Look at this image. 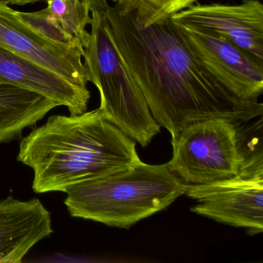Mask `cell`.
Masks as SVG:
<instances>
[{
  "label": "cell",
  "instance_id": "cell-1",
  "mask_svg": "<svg viewBox=\"0 0 263 263\" xmlns=\"http://www.w3.org/2000/svg\"><path fill=\"white\" fill-rule=\"evenodd\" d=\"M121 63L145 98L152 117L172 137L192 123L261 117L259 101L238 99L195 58L172 18L142 27L116 5L105 13Z\"/></svg>",
  "mask_w": 263,
  "mask_h": 263
},
{
  "label": "cell",
  "instance_id": "cell-2",
  "mask_svg": "<svg viewBox=\"0 0 263 263\" xmlns=\"http://www.w3.org/2000/svg\"><path fill=\"white\" fill-rule=\"evenodd\" d=\"M17 159L33 170L32 186L37 194L65 193L75 184L121 172L141 161L136 141L100 108L50 117L21 138Z\"/></svg>",
  "mask_w": 263,
  "mask_h": 263
},
{
  "label": "cell",
  "instance_id": "cell-3",
  "mask_svg": "<svg viewBox=\"0 0 263 263\" xmlns=\"http://www.w3.org/2000/svg\"><path fill=\"white\" fill-rule=\"evenodd\" d=\"M64 204L74 218L129 229L185 194V184L167 164L140 161L121 172L75 184Z\"/></svg>",
  "mask_w": 263,
  "mask_h": 263
},
{
  "label": "cell",
  "instance_id": "cell-4",
  "mask_svg": "<svg viewBox=\"0 0 263 263\" xmlns=\"http://www.w3.org/2000/svg\"><path fill=\"white\" fill-rule=\"evenodd\" d=\"M83 58L89 82L99 91V108L105 118L143 147L148 145L161 126L127 75L102 12H91L90 40Z\"/></svg>",
  "mask_w": 263,
  "mask_h": 263
},
{
  "label": "cell",
  "instance_id": "cell-5",
  "mask_svg": "<svg viewBox=\"0 0 263 263\" xmlns=\"http://www.w3.org/2000/svg\"><path fill=\"white\" fill-rule=\"evenodd\" d=\"M224 118L192 123L172 137L169 169L185 184H206L232 178L255 148L245 146L240 124Z\"/></svg>",
  "mask_w": 263,
  "mask_h": 263
},
{
  "label": "cell",
  "instance_id": "cell-6",
  "mask_svg": "<svg viewBox=\"0 0 263 263\" xmlns=\"http://www.w3.org/2000/svg\"><path fill=\"white\" fill-rule=\"evenodd\" d=\"M197 204L191 211L218 222L263 232L262 147H255L238 174L206 184H185V194Z\"/></svg>",
  "mask_w": 263,
  "mask_h": 263
},
{
  "label": "cell",
  "instance_id": "cell-7",
  "mask_svg": "<svg viewBox=\"0 0 263 263\" xmlns=\"http://www.w3.org/2000/svg\"><path fill=\"white\" fill-rule=\"evenodd\" d=\"M192 54L238 99L258 101L263 91V64L235 44L175 24Z\"/></svg>",
  "mask_w": 263,
  "mask_h": 263
},
{
  "label": "cell",
  "instance_id": "cell-8",
  "mask_svg": "<svg viewBox=\"0 0 263 263\" xmlns=\"http://www.w3.org/2000/svg\"><path fill=\"white\" fill-rule=\"evenodd\" d=\"M172 20L178 25L222 38L263 64V5L259 0L192 4Z\"/></svg>",
  "mask_w": 263,
  "mask_h": 263
},
{
  "label": "cell",
  "instance_id": "cell-9",
  "mask_svg": "<svg viewBox=\"0 0 263 263\" xmlns=\"http://www.w3.org/2000/svg\"><path fill=\"white\" fill-rule=\"evenodd\" d=\"M0 48L81 85L87 87L89 83L84 53L59 48L32 33L17 19L7 0H0Z\"/></svg>",
  "mask_w": 263,
  "mask_h": 263
},
{
  "label": "cell",
  "instance_id": "cell-10",
  "mask_svg": "<svg viewBox=\"0 0 263 263\" xmlns=\"http://www.w3.org/2000/svg\"><path fill=\"white\" fill-rule=\"evenodd\" d=\"M0 83L41 95L67 107L70 115L87 111L90 92L85 86L70 81L29 60L0 48Z\"/></svg>",
  "mask_w": 263,
  "mask_h": 263
},
{
  "label": "cell",
  "instance_id": "cell-11",
  "mask_svg": "<svg viewBox=\"0 0 263 263\" xmlns=\"http://www.w3.org/2000/svg\"><path fill=\"white\" fill-rule=\"evenodd\" d=\"M53 232L48 209L39 198L0 201V263H20Z\"/></svg>",
  "mask_w": 263,
  "mask_h": 263
},
{
  "label": "cell",
  "instance_id": "cell-12",
  "mask_svg": "<svg viewBox=\"0 0 263 263\" xmlns=\"http://www.w3.org/2000/svg\"><path fill=\"white\" fill-rule=\"evenodd\" d=\"M58 107L37 93L0 83V143L22 138L25 129Z\"/></svg>",
  "mask_w": 263,
  "mask_h": 263
},
{
  "label": "cell",
  "instance_id": "cell-13",
  "mask_svg": "<svg viewBox=\"0 0 263 263\" xmlns=\"http://www.w3.org/2000/svg\"><path fill=\"white\" fill-rule=\"evenodd\" d=\"M44 11L50 15L60 27L77 38L84 46L88 44L90 32L87 27L91 24L90 8L81 0H47Z\"/></svg>",
  "mask_w": 263,
  "mask_h": 263
},
{
  "label": "cell",
  "instance_id": "cell-14",
  "mask_svg": "<svg viewBox=\"0 0 263 263\" xmlns=\"http://www.w3.org/2000/svg\"><path fill=\"white\" fill-rule=\"evenodd\" d=\"M124 13H133L141 27L161 24L198 0H113Z\"/></svg>",
  "mask_w": 263,
  "mask_h": 263
},
{
  "label": "cell",
  "instance_id": "cell-15",
  "mask_svg": "<svg viewBox=\"0 0 263 263\" xmlns=\"http://www.w3.org/2000/svg\"><path fill=\"white\" fill-rule=\"evenodd\" d=\"M15 13L17 19L36 36L59 48L84 53L82 44L77 38L63 30L55 20L44 10L32 13L15 10Z\"/></svg>",
  "mask_w": 263,
  "mask_h": 263
},
{
  "label": "cell",
  "instance_id": "cell-16",
  "mask_svg": "<svg viewBox=\"0 0 263 263\" xmlns=\"http://www.w3.org/2000/svg\"><path fill=\"white\" fill-rule=\"evenodd\" d=\"M7 1L9 5L25 6L27 4L47 1V0H7ZM81 1L88 6L90 12L98 11L105 13L110 6L107 0H81Z\"/></svg>",
  "mask_w": 263,
  "mask_h": 263
}]
</instances>
